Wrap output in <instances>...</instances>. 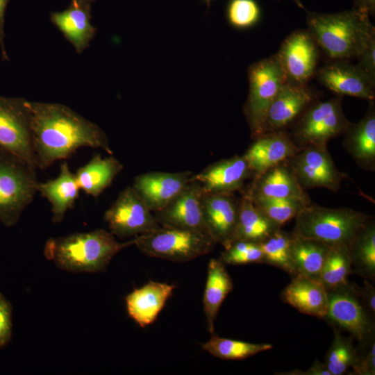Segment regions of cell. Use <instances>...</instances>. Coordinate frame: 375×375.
<instances>
[{
  "mask_svg": "<svg viewBox=\"0 0 375 375\" xmlns=\"http://www.w3.org/2000/svg\"><path fill=\"white\" fill-rule=\"evenodd\" d=\"M8 1L9 0H0V48L2 54V59L3 60H8V57L4 45V15Z\"/></svg>",
  "mask_w": 375,
  "mask_h": 375,
  "instance_id": "obj_44",
  "label": "cell"
},
{
  "mask_svg": "<svg viewBox=\"0 0 375 375\" xmlns=\"http://www.w3.org/2000/svg\"><path fill=\"white\" fill-rule=\"evenodd\" d=\"M123 168V164L112 155L102 158L100 154H95L77 169L75 176L80 190L97 197L110 185Z\"/></svg>",
  "mask_w": 375,
  "mask_h": 375,
  "instance_id": "obj_28",
  "label": "cell"
},
{
  "mask_svg": "<svg viewBox=\"0 0 375 375\" xmlns=\"http://www.w3.org/2000/svg\"><path fill=\"white\" fill-rule=\"evenodd\" d=\"M175 285L149 281L126 297L129 316L141 327L152 324L171 297Z\"/></svg>",
  "mask_w": 375,
  "mask_h": 375,
  "instance_id": "obj_24",
  "label": "cell"
},
{
  "mask_svg": "<svg viewBox=\"0 0 375 375\" xmlns=\"http://www.w3.org/2000/svg\"><path fill=\"white\" fill-rule=\"evenodd\" d=\"M133 244L144 254L176 262H184L211 252L215 242L203 232L160 226L135 237Z\"/></svg>",
  "mask_w": 375,
  "mask_h": 375,
  "instance_id": "obj_6",
  "label": "cell"
},
{
  "mask_svg": "<svg viewBox=\"0 0 375 375\" xmlns=\"http://www.w3.org/2000/svg\"><path fill=\"white\" fill-rule=\"evenodd\" d=\"M327 292L328 306L324 319L335 327L348 331L360 344L374 336L372 317L362 306L355 285L348 283Z\"/></svg>",
  "mask_w": 375,
  "mask_h": 375,
  "instance_id": "obj_12",
  "label": "cell"
},
{
  "mask_svg": "<svg viewBox=\"0 0 375 375\" xmlns=\"http://www.w3.org/2000/svg\"><path fill=\"white\" fill-rule=\"evenodd\" d=\"M37 190L51 204L52 222L60 223L74 206L80 188L75 174L71 172L67 162H63L58 176L44 183L38 182Z\"/></svg>",
  "mask_w": 375,
  "mask_h": 375,
  "instance_id": "obj_25",
  "label": "cell"
},
{
  "mask_svg": "<svg viewBox=\"0 0 375 375\" xmlns=\"http://www.w3.org/2000/svg\"><path fill=\"white\" fill-rule=\"evenodd\" d=\"M260 8L255 0H230L226 9L229 24L237 28H247L259 19Z\"/></svg>",
  "mask_w": 375,
  "mask_h": 375,
  "instance_id": "obj_38",
  "label": "cell"
},
{
  "mask_svg": "<svg viewBox=\"0 0 375 375\" xmlns=\"http://www.w3.org/2000/svg\"><path fill=\"white\" fill-rule=\"evenodd\" d=\"M292 233L290 256L296 276L301 275L319 281L331 246Z\"/></svg>",
  "mask_w": 375,
  "mask_h": 375,
  "instance_id": "obj_29",
  "label": "cell"
},
{
  "mask_svg": "<svg viewBox=\"0 0 375 375\" xmlns=\"http://www.w3.org/2000/svg\"><path fill=\"white\" fill-rule=\"evenodd\" d=\"M247 74L249 94L243 111L254 139L263 133L268 109L287 78L276 54L251 65Z\"/></svg>",
  "mask_w": 375,
  "mask_h": 375,
  "instance_id": "obj_7",
  "label": "cell"
},
{
  "mask_svg": "<svg viewBox=\"0 0 375 375\" xmlns=\"http://www.w3.org/2000/svg\"><path fill=\"white\" fill-rule=\"evenodd\" d=\"M132 244L133 240L119 242L110 232L97 229L50 238L44 253L63 270L94 273L103 271L117 253Z\"/></svg>",
  "mask_w": 375,
  "mask_h": 375,
  "instance_id": "obj_3",
  "label": "cell"
},
{
  "mask_svg": "<svg viewBox=\"0 0 375 375\" xmlns=\"http://www.w3.org/2000/svg\"><path fill=\"white\" fill-rule=\"evenodd\" d=\"M365 351L360 353L358 351V356L355 364L353 365L352 374L358 375L375 374V342L372 336L365 342Z\"/></svg>",
  "mask_w": 375,
  "mask_h": 375,
  "instance_id": "obj_39",
  "label": "cell"
},
{
  "mask_svg": "<svg viewBox=\"0 0 375 375\" xmlns=\"http://www.w3.org/2000/svg\"><path fill=\"white\" fill-rule=\"evenodd\" d=\"M276 55L287 81L306 85L315 74L319 48L308 29L298 30L284 40Z\"/></svg>",
  "mask_w": 375,
  "mask_h": 375,
  "instance_id": "obj_13",
  "label": "cell"
},
{
  "mask_svg": "<svg viewBox=\"0 0 375 375\" xmlns=\"http://www.w3.org/2000/svg\"><path fill=\"white\" fill-rule=\"evenodd\" d=\"M281 296L284 302L305 315L322 319L327 313L328 292L319 281L301 275L293 276Z\"/></svg>",
  "mask_w": 375,
  "mask_h": 375,
  "instance_id": "obj_23",
  "label": "cell"
},
{
  "mask_svg": "<svg viewBox=\"0 0 375 375\" xmlns=\"http://www.w3.org/2000/svg\"><path fill=\"white\" fill-rule=\"evenodd\" d=\"M240 192L251 200L290 199L312 201L286 160L255 175Z\"/></svg>",
  "mask_w": 375,
  "mask_h": 375,
  "instance_id": "obj_15",
  "label": "cell"
},
{
  "mask_svg": "<svg viewBox=\"0 0 375 375\" xmlns=\"http://www.w3.org/2000/svg\"><path fill=\"white\" fill-rule=\"evenodd\" d=\"M37 168L46 169L78 149L113 151L105 132L69 107L58 103L26 101Z\"/></svg>",
  "mask_w": 375,
  "mask_h": 375,
  "instance_id": "obj_1",
  "label": "cell"
},
{
  "mask_svg": "<svg viewBox=\"0 0 375 375\" xmlns=\"http://www.w3.org/2000/svg\"><path fill=\"white\" fill-rule=\"evenodd\" d=\"M204 351L224 360H242L273 348L270 344H254L212 335L202 345Z\"/></svg>",
  "mask_w": 375,
  "mask_h": 375,
  "instance_id": "obj_34",
  "label": "cell"
},
{
  "mask_svg": "<svg viewBox=\"0 0 375 375\" xmlns=\"http://www.w3.org/2000/svg\"><path fill=\"white\" fill-rule=\"evenodd\" d=\"M203 193L201 183L191 178L190 182L172 201L155 212L157 222L161 226L194 230L210 235L202 209Z\"/></svg>",
  "mask_w": 375,
  "mask_h": 375,
  "instance_id": "obj_14",
  "label": "cell"
},
{
  "mask_svg": "<svg viewBox=\"0 0 375 375\" xmlns=\"http://www.w3.org/2000/svg\"><path fill=\"white\" fill-rule=\"evenodd\" d=\"M357 60V66L375 82V38L370 41Z\"/></svg>",
  "mask_w": 375,
  "mask_h": 375,
  "instance_id": "obj_41",
  "label": "cell"
},
{
  "mask_svg": "<svg viewBox=\"0 0 375 375\" xmlns=\"http://www.w3.org/2000/svg\"><path fill=\"white\" fill-rule=\"evenodd\" d=\"M286 162L304 190L324 188L336 192L347 176L336 167L327 147H299Z\"/></svg>",
  "mask_w": 375,
  "mask_h": 375,
  "instance_id": "obj_11",
  "label": "cell"
},
{
  "mask_svg": "<svg viewBox=\"0 0 375 375\" xmlns=\"http://www.w3.org/2000/svg\"><path fill=\"white\" fill-rule=\"evenodd\" d=\"M219 259L225 265L262 263L263 255L259 243L238 240L224 249Z\"/></svg>",
  "mask_w": 375,
  "mask_h": 375,
  "instance_id": "obj_37",
  "label": "cell"
},
{
  "mask_svg": "<svg viewBox=\"0 0 375 375\" xmlns=\"http://www.w3.org/2000/svg\"><path fill=\"white\" fill-rule=\"evenodd\" d=\"M110 232L119 238L150 233L160 225L133 186H127L104 213Z\"/></svg>",
  "mask_w": 375,
  "mask_h": 375,
  "instance_id": "obj_10",
  "label": "cell"
},
{
  "mask_svg": "<svg viewBox=\"0 0 375 375\" xmlns=\"http://www.w3.org/2000/svg\"><path fill=\"white\" fill-rule=\"evenodd\" d=\"M26 101L0 95V150L37 168Z\"/></svg>",
  "mask_w": 375,
  "mask_h": 375,
  "instance_id": "obj_9",
  "label": "cell"
},
{
  "mask_svg": "<svg viewBox=\"0 0 375 375\" xmlns=\"http://www.w3.org/2000/svg\"><path fill=\"white\" fill-rule=\"evenodd\" d=\"M353 272L348 247L344 244L331 246L324 261L319 281L327 290L346 286L347 278Z\"/></svg>",
  "mask_w": 375,
  "mask_h": 375,
  "instance_id": "obj_32",
  "label": "cell"
},
{
  "mask_svg": "<svg viewBox=\"0 0 375 375\" xmlns=\"http://www.w3.org/2000/svg\"><path fill=\"white\" fill-rule=\"evenodd\" d=\"M251 201L269 219L279 227L295 218L303 207L312 202L290 199H259Z\"/></svg>",
  "mask_w": 375,
  "mask_h": 375,
  "instance_id": "obj_36",
  "label": "cell"
},
{
  "mask_svg": "<svg viewBox=\"0 0 375 375\" xmlns=\"http://www.w3.org/2000/svg\"><path fill=\"white\" fill-rule=\"evenodd\" d=\"M299 149L288 132L277 131L254 138L243 156L255 176L287 160Z\"/></svg>",
  "mask_w": 375,
  "mask_h": 375,
  "instance_id": "obj_21",
  "label": "cell"
},
{
  "mask_svg": "<svg viewBox=\"0 0 375 375\" xmlns=\"http://www.w3.org/2000/svg\"><path fill=\"white\" fill-rule=\"evenodd\" d=\"M190 171L151 172L137 176L133 188L152 212L164 208L190 182Z\"/></svg>",
  "mask_w": 375,
  "mask_h": 375,
  "instance_id": "obj_19",
  "label": "cell"
},
{
  "mask_svg": "<svg viewBox=\"0 0 375 375\" xmlns=\"http://www.w3.org/2000/svg\"><path fill=\"white\" fill-rule=\"evenodd\" d=\"M282 374L290 375H331L324 363L321 362L318 360H315L313 365L306 371L294 369L288 373Z\"/></svg>",
  "mask_w": 375,
  "mask_h": 375,
  "instance_id": "obj_43",
  "label": "cell"
},
{
  "mask_svg": "<svg viewBox=\"0 0 375 375\" xmlns=\"http://www.w3.org/2000/svg\"><path fill=\"white\" fill-rule=\"evenodd\" d=\"M253 176L243 155H235L208 165L201 172L194 174L192 180L199 182L206 192L233 194L241 191L245 181Z\"/></svg>",
  "mask_w": 375,
  "mask_h": 375,
  "instance_id": "obj_18",
  "label": "cell"
},
{
  "mask_svg": "<svg viewBox=\"0 0 375 375\" xmlns=\"http://www.w3.org/2000/svg\"><path fill=\"white\" fill-rule=\"evenodd\" d=\"M316 99L307 85L285 82L268 109L263 133L286 131Z\"/></svg>",
  "mask_w": 375,
  "mask_h": 375,
  "instance_id": "obj_17",
  "label": "cell"
},
{
  "mask_svg": "<svg viewBox=\"0 0 375 375\" xmlns=\"http://www.w3.org/2000/svg\"><path fill=\"white\" fill-rule=\"evenodd\" d=\"M352 9L367 15L375 12V0H354Z\"/></svg>",
  "mask_w": 375,
  "mask_h": 375,
  "instance_id": "obj_45",
  "label": "cell"
},
{
  "mask_svg": "<svg viewBox=\"0 0 375 375\" xmlns=\"http://www.w3.org/2000/svg\"><path fill=\"white\" fill-rule=\"evenodd\" d=\"M356 292L367 312L373 317L375 313V290L374 287L365 280L362 288L355 285Z\"/></svg>",
  "mask_w": 375,
  "mask_h": 375,
  "instance_id": "obj_42",
  "label": "cell"
},
{
  "mask_svg": "<svg viewBox=\"0 0 375 375\" xmlns=\"http://www.w3.org/2000/svg\"><path fill=\"white\" fill-rule=\"evenodd\" d=\"M280 228L269 219L249 197L242 194L239 199L234 242L242 240L260 243Z\"/></svg>",
  "mask_w": 375,
  "mask_h": 375,
  "instance_id": "obj_30",
  "label": "cell"
},
{
  "mask_svg": "<svg viewBox=\"0 0 375 375\" xmlns=\"http://www.w3.org/2000/svg\"><path fill=\"white\" fill-rule=\"evenodd\" d=\"M371 217L348 244L352 267L365 278L375 277V225Z\"/></svg>",
  "mask_w": 375,
  "mask_h": 375,
  "instance_id": "obj_31",
  "label": "cell"
},
{
  "mask_svg": "<svg viewBox=\"0 0 375 375\" xmlns=\"http://www.w3.org/2000/svg\"><path fill=\"white\" fill-rule=\"evenodd\" d=\"M351 122L342 108V98L316 99L290 127V135L299 147H327L330 140L342 135Z\"/></svg>",
  "mask_w": 375,
  "mask_h": 375,
  "instance_id": "obj_8",
  "label": "cell"
},
{
  "mask_svg": "<svg viewBox=\"0 0 375 375\" xmlns=\"http://www.w3.org/2000/svg\"><path fill=\"white\" fill-rule=\"evenodd\" d=\"M364 212L348 208H330L311 202L295 217V234L323 242L330 246H348L371 218Z\"/></svg>",
  "mask_w": 375,
  "mask_h": 375,
  "instance_id": "obj_4",
  "label": "cell"
},
{
  "mask_svg": "<svg viewBox=\"0 0 375 375\" xmlns=\"http://www.w3.org/2000/svg\"><path fill=\"white\" fill-rule=\"evenodd\" d=\"M308 30L331 60L357 59L375 38L369 16L356 10L336 13L307 12Z\"/></svg>",
  "mask_w": 375,
  "mask_h": 375,
  "instance_id": "obj_2",
  "label": "cell"
},
{
  "mask_svg": "<svg viewBox=\"0 0 375 375\" xmlns=\"http://www.w3.org/2000/svg\"><path fill=\"white\" fill-rule=\"evenodd\" d=\"M358 350L351 338H346L334 330L331 346L324 362L331 375H342L353 367L356 361Z\"/></svg>",
  "mask_w": 375,
  "mask_h": 375,
  "instance_id": "obj_35",
  "label": "cell"
},
{
  "mask_svg": "<svg viewBox=\"0 0 375 375\" xmlns=\"http://www.w3.org/2000/svg\"><path fill=\"white\" fill-rule=\"evenodd\" d=\"M203 1H204L208 4V6H209V5H210V2H211L212 0H203Z\"/></svg>",
  "mask_w": 375,
  "mask_h": 375,
  "instance_id": "obj_47",
  "label": "cell"
},
{
  "mask_svg": "<svg viewBox=\"0 0 375 375\" xmlns=\"http://www.w3.org/2000/svg\"><path fill=\"white\" fill-rule=\"evenodd\" d=\"M315 75L320 83L338 96L374 100L375 82L348 60H332L317 69Z\"/></svg>",
  "mask_w": 375,
  "mask_h": 375,
  "instance_id": "obj_16",
  "label": "cell"
},
{
  "mask_svg": "<svg viewBox=\"0 0 375 375\" xmlns=\"http://www.w3.org/2000/svg\"><path fill=\"white\" fill-rule=\"evenodd\" d=\"M292 236V232L280 228L259 243L263 255L262 263L280 268L292 277L296 276L290 256Z\"/></svg>",
  "mask_w": 375,
  "mask_h": 375,
  "instance_id": "obj_33",
  "label": "cell"
},
{
  "mask_svg": "<svg viewBox=\"0 0 375 375\" xmlns=\"http://www.w3.org/2000/svg\"><path fill=\"white\" fill-rule=\"evenodd\" d=\"M293 1L299 8L304 9V6L302 4L301 0H292Z\"/></svg>",
  "mask_w": 375,
  "mask_h": 375,
  "instance_id": "obj_46",
  "label": "cell"
},
{
  "mask_svg": "<svg viewBox=\"0 0 375 375\" xmlns=\"http://www.w3.org/2000/svg\"><path fill=\"white\" fill-rule=\"evenodd\" d=\"M12 336V307L0 292V349L6 346Z\"/></svg>",
  "mask_w": 375,
  "mask_h": 375,
  "instance_id": "obj_40",
  "label": "cell"
},
{
  "mask_svg": "<svg viewBox=\"0 0 375 375\" xmlns=\"http://www.w3.org/2000/svg\"><path fill=\"white\" fill-rule=\"evenodd\" d=\"M36 167L0 150V222L7 227L17 224L38 192Z\"/></svg>",
  "mask_w": 375,
  "mask_h": 375,
  "instance_id": "obj_5",
  "label": "cell"
},
{
  "mask_svg": "<svg viewBox=\"0 0 375 375\" xmlns=\"http://www.w3.org/2000/svg\"><path fill=\"white\" fill-rule=\"evenodd\" d=\"M51 19L78 53L89 47L97 31L90 22L88 10L78 0L67 10L52 13Z\"/></svg>",
  "mask_w": 375,
  "mask_h": 375,
  "instance_id": "obj_26",
  "label": "cell"
},
{
  "mask_svg": "<svg viewBox=\"0 0 375 375\" xmlns=\"http://www.w3.org/2000/svg\"><path fill=\"white\" fill-rule=\"evenodd\" d=\"M233 288V281L225 264L219 258H211L208 265L203 304L208 329L212 335L219 308Z\"/></svg>",
  "mask_w": 375,
  "mask_h": 375,
  "instance_id": "obj_27",
  "label": "cell"
},
{
  "mask_svg": "<svg viewBox=\"0 0 375 375\" xmlns=\"http://www.w3.org/2000/svg\"><path fill=\"white\" fill-rule=\"evenodd\" d=\"M202 209L208 233L215 244L224 249L234 242L238 217L239 199L233 194L204 192Z\"/></svg>",
  "mask_w": 375,
  "mask_h": 375,
  "instance_id": "obj_20",
  "label": "cell"
},
{
  "mask_svg": "<svg viewBox=\"0 0 375 375\" xmlns=\"http://www.w3.org/2000/svg\"><path fill=\"white\" fill-rule=\"evenodd\" d=\"M369 101L361 120L348 126L343 135V146L356 162L366 171L375 170V105Z\"/></svg>",
  "mask_w": 375,
  "mask_h": 375,
  "instance_id": "obj_22",
  "label": "cell"
}]
</instances>
